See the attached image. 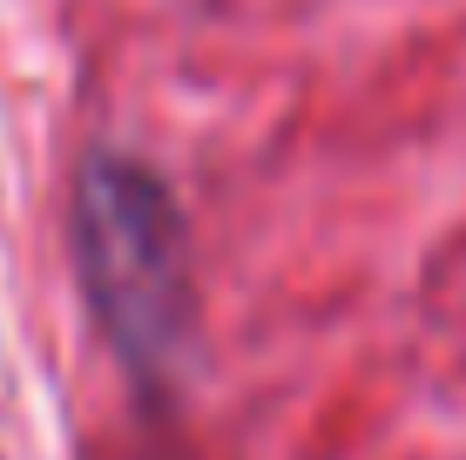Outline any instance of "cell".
I'll list each match as a JSON object with an SVG mask.
<instances>
[{
    "label": "cell",
    "mask_w": 466,
    "mask_h": 460,
    "mask_svg": "<svg viewBox=\"0 0 466 460\" xmlns=\"http://www.w3.org/2000/svg\"><path fill=\"white\" fill-rule=\"evenodd\" d=\"M82 250L95 312L116 332V345L128 359H163L189 305L183 217H176L169 189L142 163L95 156L82 177Z\"/></svg>",
    "instance_id": "1"
}]
</instances>
